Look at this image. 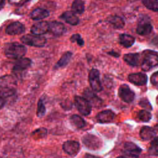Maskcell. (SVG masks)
<instances>
[{
  "instance_id": "obj_40",
  "label": "cell",
  "mask_w": 158,
  "mask_h": 158,
  "mask_svg": "<svg viewBox=\"0 0 158 158\" xmlns=\"http://www.w3.org/2000/svg\"><path fill=\"white\" fill-rule=\"evenodd\" d=\"M109 54H110V55H112V56H115V57H118V56H119V54H118L117 53H116V52H109Z\"/></svg>"
},
{
  "instance_id": "obj_29",
  "label": "cell",
  "mask_w": 158,
  "mask_h": 158,
  "mask_svg": "<svg viewBox=\"0 0 158 158\" xmlns=\"http://www.w3.org/2000/svg\"><path fill=\"white\" fill-rule=\"evenodd\" d=\"M142 2L148 9L158 11V0H142Z\"/></svg>"
},
{
  "instance_id": "obj_21",
  "label": "cell",
  "mask_w": 158,
  "mask_h": 158,
  "mask_svg": "<svg viewBox=\"0 0 158 158\" xmlns=\"http://www.w3.org/2000/svg\"><path fill=\"white\" fill-rule=\"evenodd\" d=\"M139 135L141 139L147 141L151 139L155 136L156 131L152 128L148 126H144L140 130Z\"/></svg>"
},
{
  "instance_id": "obj_6",
  "label": "cell",
  "mask_w": 158,
  "mask_h": 158,
  "mask_svg": "<svg viewBox=\"0 0 158 158\" xmlns=\"http://www.w3.org/2000/svg\"><path fill=\"white\" fill-rule=\"evenodd\" d=\"M83 144L91 150H98L102 147L101 140L96 136L91 134H86L82 138Z\"/></svg>"
},
{
  "instance_id": "obj_28",
  "label": "cell",
  "mask_w": 158,
  "mask_h": 158,
  "mask_svg": "<svg viewBox=\"0 0 158 158\" xmlns=\"http://www.w3.org/2000/svg\"><path fill=\"white\" fill-rule=\"evenodd\" d=\"M148 152L150 155L158 156V137L154 138L151 142Z\"/></svg>"
},
{
  "instance_id": "obj_31",
  "label": "cell",
  "mask_w": 158,
  "mask_h": 158,
  "mask_svg": "<svg viewBox=\"0 0 158 158\" xmlns=\"http://www.w3.org/2000/svg\"><path fill=\"white\" fill-rule=\"evenodd\" d=\"M46 134H47V130L45 128H40L35 130L32 133L31 135L35 139H40L44 137L46 135Z\"/></svg>"
},
{
  "instance_id": "obj_24",
  "label": "cell",
  "mask_w": 158,
  "mask_h": 158,
  "mask_svg": "<svg viewBox=\"0 0 158 158\" xmlns=\"http://www.w3.org/2000/svg\"><path fill=\"white\" fill-rule=\"evenodd\" d=\"M135 41V38L130 35L123 33L119 36V43L125 48L131 47L134 44Z\"/></svg>"
},
{
  "instance_id": "obj_5",
  "label": "cell",
  "mask_w": 158,
  "mask_h": 158,
  "mask_svg": "<svg viewBox=\"0 0 158 158\" xmlns=\"http://www.w3.org/2000/svg\"><path fill=\"white\" fill-rule=\"evenodd\" d=\"M75 104L81 115L86 116L90 114L91 111V105L85 98L79 96H75Z\"/></svg>"
},
{
  "instance_id": "obj_9",
  "label": "cell",
  "mask_w": 158,
  "mask_h": 158,
  "mask_svg": "<svg viewBox=\"0 0 158 158\" xmlns=\"http://www.w3.org/2000/svg\"><path fill=\"white\" fill-rule=\"evenodd\" d=\"M118 96L125 102L130 103L132 102L135 98V93L126 84L122 85L118 91Z\"/></svg>"
},
{
  "instance_id": "obj_8",
  "label": "cell",
  "mask_w": 158,
  "mask_h": 158,
  "mask_svg": "<svg viewBox=\"0 0 158 158\" xmlns=\"http://www.w3.org/2000/svg\"><path fill=\"white\" fill-rule=\"evenodd\" d=\"M152 30L150 19L146 16H143L139 19L137 27L136 33L140 35H149Z\"/></svg>"
},
{
  "instance_id": "obj_12",
  "label": "cell",
  "mask_w": 158,
  "mask_h": 158,
  "mask_svg": "<svg viewBox=\"0 0 158 158\" xmlns=\"http://www.w3.org/2000/svg\"><path fill=\"white\" fill-rule=\"evenodd\" d=\"M62 148L67 154L71 156H75L80 151V144L76 141L69 140L64 143Z\"/></svg>"
},
{
  "instance_id": "obj_32",
  "label": "cell",
  "mask_w": 158,
  "mask_h": 158,
  "mask_svg": "<svg viewBox=\"0 0 158 158\" xmlns=\"http://www.w3.org/2000/svg\"><path fill=\"white\" fill-rule=\"evenodd\" d=\"M46 113V107L44 104V102L42 99H40L38 102L37 112L36 115L38 117H43Z\"/></svg>"
},
{
  "instance_id": "obj_22",
  "label": "cell",
  "mask_w": 158,
  "mask_h": 158,
  "mask_svg": "<svg viewBox=\"0 0 158 158\" xmlns=\"http://www.w3.org/2000/svg\"><path fill=\"white\" fill-rule=\"evenodd\" d=\"M123 60L131 66H138L139 63V54L138 53H128L123 56Z\"/></svg>"
},
{
  "instance_id": "obj_36",
  "label": "cell",
  "mask_w": 158,
  "mask_h": 158,
  "mask_svg": "<svg viewBox=\"0 0 158 158\" xmlns=\"http://www.w3.org/2000/svg\"><path fill=\"white\" fill-rule=\"evenodd\" d=\"M151 82L153 85L156 86H158V71L154 73L151 75Z\"/></svg>"
},
{
  "instance_id": "obj_4",
  "label": "cell",
  "mask_w": 158,
  "mask_h": 158,
  "mask_svg": "<svg viewBox=\"0 0 158 158\" xmlns=\"http://www.w3.org/2000/svg\"><path fill=\"white\" fill-rule=\"evenodd\" d=\"M22 43L30 46L42 48L44 46L46 43V38L41 35H37L34 34H27L23 35L20 38Z\"/></svg>"
},
{
  "instance_id": "obj_42",
  "label": "cell",
  "mask_w": 158,
  "mask_h": 158,
  "mask_svg": "<svg viewBox=\"0 0 158 158\" xmlns=\"http://www.w3.org/2000/svg\"><path fill=\"white\" fill-rule=\"evenodd\" d=\"M117 158H127V157H123V156H119V157H117Z\"/></svg>"
},
{
  "instance_id": "obj_10",
  "label": "cell",
  "mask_w": 158,
  "mask_h": 158,
  "mask_svg": "<svg viewBox=\"0 0 158 158\" xmlns=\"http://www.w3.org/2000/svg\"><path fill=\"white\" fill-rule=\"evenodd\" d=\"M123 152L129 157L138 158L141 152V149L132 142H127L123 146Z\"/></svg>"
},
{
  "instance_id": "obj_1",
  "label": "cell",
  "mask_w": 158,
  "mask_h": 158,
  "mask_svg": "<svg viewBox=\"0 0 158 158\" xmlns=\"http://www.w3.org/2000/svg\"><path fill=\"white\" fill-rule=\"evenodd\" d=\"M17 83L16 78L10 75L0 77V94L2 97L13 96L17 91Z\"/></svg>"
},
{
  "instance_id": "obj_34",
  "label": "cell",
  "mask_w": 158,
  "mask_h": 158,
  "mask_svg": "<svg viewBox=\"0 0 158 158\" xmlns=\"http://www.w3.org/2000/svg\"><path fill=\"white\" fill-rule=\"evenodd\" d=\"M139 104L145 109H147L148 110H152V106L151 104L149 103V101L146 98H143L140 100Z\"/></svg>"
},
{
  "instance_id": "obj_16",
  "label": "cell",
  "mask_w": 158,
  "mask_h": 158,
  "mask_svg": "<svg viewBox=\"0 0 158 158\" xmlns=\"http://www.w3.org/2000/svg\"><path fill=\"white\" fill-rule=\"evenodd\" d=\"M128 80L135 85L143 86L148 81V77L146 74L143 73H131L128 77Z\"/></svg>"
},
{
  "instance_id": "obj_39",
  "label": "cell",
  "mask_w": 158,
  "mask_h": 158,
  "mask_svg": "<svg viewBox=\"0 0 158 158\" xmlns=\"http://www.w3.org/2000/svg\"><path fill=\"white\" fill-rule=\"evenodd\" d=\"M5 5V1L4 0H1L0 1V10L4 7Z\"/></svg>"
},
{
  "instance_id": "obj_38",
  "label": "cell",
  "mask_w": 158,
  "mask_h": 158,
  "mask_svg": "<svg viewBox=\"0 0 158 158\" xmlns=\"http://www.w3.org/2000/svg\"><path fill=\"white\" fill-rule=\"evenodd\" d=\"M4 105V100L3 99V97L0 95V109L2 108Z\"/></svg>"
},
{
  "instance_id": "obj_20",
  "label": "cell",
  "mask_w": 158,
  "mask_h": 158,
  "mask_svg": "<svg viewBox=\"0 0 158 158\" xmlns=\"http://www.w3.org/2000/svg\"><path fill=\"white\" fill-rule=\"evenodd\" d=\"M49 15V12L48 10L43 8H36L30 13V18L34 20H43Z\"/></svg>"
},
{
  "instance_id": "obj_17",
  "label": "cell",
  "mask_w": 158,
  "mask_h": 158,
  "mask_svg": "<svg viewBox=\"0 0 158 158\" xmlns=\"http://www.w3.org/2000/svg\"><path fill=\"white\" fill-rule=\"evenodd\" d=\"M115 117V114L110 110H105L98 113L96 117L100 123H109L112 122Z\"/></svg>"
},
{
  "instance_id": "obj_15",
  "label": "cell",
  "mask_w": 158,
  "mask_h": 158,
  "mask_svg": "<svg viewBox=\"0 0 158 158\" xmlns=\"http://www.w3.org/2000/svg\"><path fill=\"white\" fill-rule=\"evenodd\" d=\"M49 31L52 33L55 36H60L64 34L66 31V28L65 25L57 21H52L49 22Z\"/></svg>"
},
{
  "instance_id": "obj_37",
  "label": "cell",
  "mask_w": 158,
  "mask_h": 158,
  "mask_svg": "<svg viewBox=\"0 0 158 158\" xmlns=\"http://www.w3.org/2000/svg\"><path fill=\"white\" fill-rule=\"evenodd\" d=\"M83 158H100L99 157L90 154H85Z\"/></svg>"
},
{
  "instance_id": "obj_2",
  "label": "cell",
  "mask_w": 158,
  "mask_h": 158,
  "mask_svg": "<svg viewBox=\"0 0 158 158\" xmlns=\"http://www.w3.org/2000/svg\"><path fill=\"white\" fill-rule=\"evenodd\" d=\"M27 48L19 43H9L4 46L5 56L12 59H19L23 57L27 52Z\"/></svg>"
},
{
  "instance_id": "obj_41",
  "label": "cell",
  "mask_w": 158,
  "mask_h": 158,
  "mask_svg": "<svg viewBox=\"0 0 158 158\" xmlns=\"http://www.w3.org/2000/svg\"><path fill=\"white\" fill-rule=\"evenodd\" d=\"M154 128H155V129L158 131V124L156 125H155V127H154Z\"/></svg>"
},
{
  "instance_id": "obj_13",
  "label": "cell",
  "mask_w": 158,
  "mask_h": 158,
  "mask_svg": "<svg viewBox=\"0 0 158 158\" xmlns=\"http://www.w3.org/2000/svg\"><path fill=\"white\" fill-rule=\"evenodd\" d=\"M25 30V27L23 24L19 22H14L7 27L6 33L9 35H19L24 33Z\"/></svg>"
},
{
  "instance_id": "obj_25",
  "label": "cell",
  "mask_w": 158,
  "mask_h": 158,
  "mask_svg": "<svg viewBox=\"0 0 158 158\" xmlns=\"http://www.w3.org/2000/svg\"><path fill=\"white\" fill-rule=\"evenodd\" d=\"M107 21L109 22V23L112 25V26L115 28H117V29L122 28L125 25V22L123 19L122 17L117 15L110 16L108 18Z\"/></svg>"
},
{
  "instance_id": "obj_26",
  "label": "cell",
  "mask_w": 158,
  "mask_h": 158,
  "mask_svg": "<svg viewBox=\"0 0 158 158\" xmlns=\"http://www.w3.org/2000/svg\"><path fill=\"white\" fill-rule=\"evenodd\" d=\"M70 120L72 125L77 128H81L86 125L85 120L81 116L77 114L72 115L70 118Z\"/></svg>"
},
{
  "instance_id": "obj_7",
  "label": "cell",
  "mask_w": 158,
  "mask_h": 158,
  "mask_svg": "<svg viewBox=\"0 0 158 158\" xmlns=\"http://www.w3.org/2000/svg\"><path fill=\"white\" fill-rule=\"evenodd\" d=\"M89 83L94 91L99 92L102 89V84L100 80V75L98 70L93 69L90 70L88 76Z\"/></svg>"
},
{
  "instance_id": "obj_27",
  "label": "cell",
  "mask_w": 158,
  "mask_h": 158,
  "mask_svg": "<svg viewBox=\"0 0 158 158\" xmlns=\"http://www.w3.org/2000/svg\"><path fill=\"white\" fill-rule=\"evenodd\" d=\"M72 11L77 14H81L85 11V4L83 0H74L72 5Z\"/></svg>"
},
{
  "instance_id": "obj_19",
  "label": "cell",
  "mask_w": 158,
  "mask_h": 158,
  "mask_svg": "<svg viewBox=\"0 0 158 158\" xmlns=\"http://www.w3.org/2000/svg\"><path fill=\"white\" fill-rule=\"evenodd\" d=\"M84 96L85 98L91 104V105L94 106L95 107H98L100 106L102 103L101 99L98 97L97 95H96L93 91H91L89 89H85V91L83 93Z\"/></svg>"
},
{
  "instance_id": "obj_33",
  "label": "cell",
  "mask_w": 158,
  "mask_h": 158,
  "mask_svg": "<svg viewBox=\"0 0 158 158\" xmlns=\"http://www.w3.org/2000/svg\"><path fill=\"white\" fill-rule=\"evenodd\" d=\"M70 41L73 43L76 42L79 46H83L84 45V41L80 34H73L70 37Z\"/></svg>"
},
{
  "instance_id": "obj_14",
  "label": "cell",
  "mask_w": 158,
  "mask_h": 158,
  "mask_svg": "<svg viewBox=\"0 0 158 158\" xmlns=\"http://www.w3.org/2000/svg\"><path fill=\"white\" fill-rule=\"evenodd\" d=\"M49 25L46 21H41L35 23L31 26L30 31L32 34L42 35L49 31Z\"/></svg>"
},
{
  "instance_id": "obj_23",
  "label": "cell",
  "mask_w": 158,
  "mask_h": 158,
  "mask_svg": "<svg viewBox=\"0 0 158 158\" xmlns=\"http://www.w3.org/2000/svg\"><path fill=\"white\" fill-rule=\"evenodd\" d=\"M72 56V53L70 51L65 52L57 62L54 66L55 69H58L59 68H62L65 67L70 62Z\"/></svg>"
},
{
  "instance_id": "obj_43",
  "label": "cell",
  "mask_w": 158,
  "mask_h": 158,
  "mask_svg": "<svg viewBox=\"0 0 158 158\" xmlns=\"http://www.w3.org/2000/svg\"><path fill=\"white\" fill-rule=\"evenodd\" d=\"M157 117H158V116H157Z\"/></svg>"
},
{
  "instance_id": "obj_30",
  "label": "cell",
  "mask_w": 158,
  "mask_h": 158,
  "mask_svg": "<svg viewBox=\"0 0 158 158\" xmlns=\"http://www.w3.org/2000/svg\"><path fill=\"white\" fill-rule=\"evenodd\" d=\"M138 118L143 121V122H149L152 117L151 114L149 112V110H141L138 112Z\"/></svg>"
},
{
  "instance_id": "obj_11",
  "label": "cell",
  "mask_w": 158,
  "mask_h": 158,
  "mask_svg": "<svg viewBox=\"0 0 158 158\" xmlns=\"http://www.w3.org/2000/svg\"><path fill=\"white\" fill-rule=\"evenodd\" d=\"M31 60L29 58L22 57L19 59H17V62L15 63L12 71L15 73H20L22 72L27 70L31 65Z\"/></svg>"
},
{
  "instance_id": "obj_35",
  "label": "cell",
  "mask_w": 158,
  "mask_h": 158,
  "mask_svg": "<svg viewBox=\"0 0 158 158\" xmlns=\"http://www.w3.org/2000/svg\"><path fill=\"white\" fill-rule=\"evenodd\" d=\"M29 1L30 0H9V2L12 5L20 6L23 5Z\"/></svg>"
},
{
  "instance_id": "obj_18",
  "label": "cell",
  "mask_w": 158,
  "mask_h": 158,
  "mask_svg": "<svg viewBox=\"0 0 158 158\" xmlns=\"http://www.w3.org/2000/svg\"><path fill=\"white\" fill-rule=\"evenodd\" d=\"M60 18L71 25H77L79 23V19L72 10L64 12L61 14Z\"/></svg>"
},
{
  "instance_id": "obj_3",
  "label": "cell",
  "mask_w": 158,
  "mask_h": 158,
  "mask_svg": "<svg viewBox=\"0 0 158 158\" xmlns=\"http://www.w3.org/2000/svg\"><path fill=\"white\" fill-rule=\"evenodd\" d=\"M158 65V52L146 50L143 52V59L141 62V69L144 71L150 70Z\"/></svg>"
}]
</instances>
